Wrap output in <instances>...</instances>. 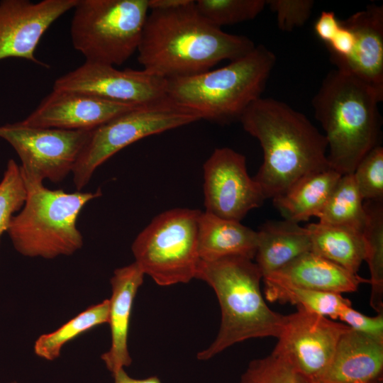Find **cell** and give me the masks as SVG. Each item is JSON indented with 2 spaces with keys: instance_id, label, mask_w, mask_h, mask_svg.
Masks as SVG:
<instances>
[{
  "instance_id": "1",
  "label": "cell",
  "mask_w": 383,
  "mask_h": 383,
  "mask_svg": "<svg viewBox=\"0 0 383 383\" xmlns=\"http://www.w3.org/2000/svg\"><path fill=\"white\" fill-rule=\"evenodd\" d=\"M255 46L248 37L228 33L211 23L192 1L172 10L150 11L137 50L138 61L143 70L168 79L210 70Z\"/></svg>"
},
{
  "instance_id": "2",
  "label": "cell",
  "mask_w": 383,
  "mask_h": 383,
  "mask_svg": "<svg viewBox=\"0 0 383 383\" xmlns=\"http://www.w3.org/2000/svg\"><path fill=\"white\" fill-rule=\"evenodd\" d=\"M239 121L263 150V162L253 179L265 199L284 194L305 177L330 168L324 135L286 103L261 96Z\"/></svg>"
},
{
  "instance_id": "3",
  "label": "cell",
  "mask_w": 383,
  "mask_h": 383,
  "mask_svg": "<svg viewBox=\"0 0 383 383\" xmlns=\"http://www.w3.org/2000/svg\"><path fill=\"white\" fill-rule=\"evenodd\" d=\"M383 96L353 75L333 70L312 99L315 118L324 130L329 167L353 174L362 159L379 145Z\"/></svg>"
},
{
  "instance_id": "4",
  "label": "cell",
  "mask_w": 383,
  "mask_h": 383,
  "mask_svg": "<svg viewBox=\"0 0 383 383\" xmlns=\"http://www.w3.org/2000/svg\"><path fill=\"white\" fill-rule=\"evenodd\" d=\"M195 278L214 291L221 312L217 336L197 354L208 360L235 343L257 338H278L287 316L267 305L261 290L262 275L252 260L231 256L214 261L199 260Z\"/></svg>"
},
{
  "instance_id": "5",
  "label": "cell",
  "mask_w": 383,
  "mask_h": 383,
  "mask_svg": "<svg viewBox=\"0 0 383 383\" xmlns=\"http://www.w3.org/2000/svg\"><path fill=\"white\" fill-rule=\"evenodd\" d=\"M276 63L275 55L262 45L226 66L195 75L167 79V98L219 124L239 121L261 97Z\"/></svg>"
},
{
  "instance_id": "6",
  "label": "cell",
  "mask_w": 383,
  "mask_h": 383,
  "mask_svg": "<svg viewBox=\"0 0 383 383\" xmlns=\"http://www.w3.org/2000/svg\"><path fill=\"white\" fill-rule=\"evenodd\" d=\"M23 178L26 201L7 231L16 250L26 257L54 259L81 249L84 240L77 218L87 203L101 196V189L70 193L48 189L38 179Z\"/></svg>"
},
{
  "instance_id": "7",
  "label": "cell",
  "mask_w": 383,
  "mask_h": 383,
  "mask_svg": "<svg viewBox=\"0 0 383 383\" xmlns=\"http://www.w3.org/2000/svg\"><path fill=\"white\" fill-rule=\"evenodd\" d=\"M70 35L85 61L121 65L137 51L148 0H78Z\"/></svg>"
},
{
  "instance_id": "8",
  "label": "cell",
  "mask_w": 383,
  "mask_h": 383,
  "mask_svg": "<svg viewBox=\"0 0 383 383\" xmlns=\"http://www.w3.org/2000/svg\"><path fill=\"white\" fill-rule=\"evenodd\" d=\"M201 211L175 208L156 216L137 235L131 250L135 262L160 286L195 278L199 257L198 219Z\"/></svg>"
},
{
  "instance_id": "9",
  "label": "cell",
  "mask_w": 383,
  "mask_h": 383,
  "mask_svg": "<svg viewBox=\"0 0 383 383\" xmlns=\"http://www.w3.org/2000/svg\"><path fill=\"white\" fill-rule=\"evenodd\" d=\"M201 120L194 111L167 97L137 106L91 131L72 170L77 191L114 154L145 137Z\"/></svg>"
},
{
  "instance_id": "10",
  "label": "cell",
  "mask_w": 383,
  "mask_h": 383,
  "mask_svg": "<svg viewBox=\"0 0 383 383\" xmlns=\"http://www.w3.org/2000/svg\"><path fill=\"white\" fill-rule=\"evenodd\" d=\"M91 131L31 127L20 121L1 126L0 138L18 154L23 176L57 183L72 172Z\"/></svg>"
},
{
  "instance_id": "11",
  "label": "cell",
  "mask_w": 383,
  "mask_h": 383,
  "mask_svg": "<svg viewBox=\"0 0 383 383\" xmlns=\"http://www.w3.org/2000/svg\"><path fill=\"white\" fill-rule=\"evenodd\" d=\"M166 88L167 79L143 69L120 70L111 65L85 61L55 79L52 90L84 93L138 106L167 97Z\"/></svg>"
},
{
  "instance_id": "12",
  "label": "cell",
  "mask_w": 383,
  "mask_h": 383,
  "mask_svg": "<svg viewBox=\"0 0 383 383\" xmlns=\"http://www.w3.org/2000/svg\"><path fill=\"white\" fill-rule=\"evenodd\" d=\"M203 170L206 212L240 221L266 199L248 174L245 157L231 148L215 149Z\"/></svg>"
},
{
  "instance_id": "13",
  "label": "cell",
  "mask_w": 383,
  "mask_h": 383,
  "mask_svg": "<svg viewBox=\"0 0 383 383\" xmlns=\"http://www.w3.org/2000/svg\"><path fill=\"white\" fill-rule=\"evenodd\" d=\"M349 329L343 323L297 307L287 316L272 352L312 382L327 367L340 338Z\"/></svg>"
},
{
  "instance_id": "14",
  "label": "cell",
  "mask_w": 383,
  "mask_h": 383,
  "mask_svg": "<svg viewBox=\"0 0 383 383\" xmlns=\"http://www.w3.org/2000/svg\"><path fill=\"white\" fill-rule=\"evenodd\" d=\"M78 0L0 1V60L22 58L48 66L35 56L40 38Z\"/></svg>"
},
{
  "instance_id": "15",
  "label": "cell",
  "mask_w": 383,
  "mask_h": 383,
  "mask_svg": "<svg viewBox=\"0 0 383 383\" xmlns=\"http://www.w3.org/2000/svg\"><path fill=\"white\" fill-rule=\"evenodd\" d=\"M135 106L84 93L52 90L21 122L31 127L91 131Z\"/></svg>"
},
{
  "instance_id": "16",
  "label": "cell",
  "mask_w": 383,
  "mask_h": 383,
  "mask_svg": "<svg viewBox=\"0 0 383 383\" xmlns=\"http://www.w3.org/2000/svg\"><path fill=\"white\" fill-rule=\"evenodd\" d=\"M354 33L350 55L333 63L383 96V7L370 4L343 20Z\"/></svg>"
},
{
  "instance_id": "17",
  "label": "cell",
  "mask_w": 383,
  "mask_h": 383,
  "mask_svg": "<svg viewBox=\"0 0 383 383\" xmlns=\"http://www.w3.org/2000/svg\"><path fill=\"white\" fill-rule=\"evenodd\" d=\"M383 342L350 328L325 370L311 383H382Z\"/></svg>"
},
{
  "instance_id": "18",
  "label": "cell",
  "mask_w": 383,
  "mask_h": 383,
  "mask_svg": "<svg viewBox=\"0 0 383 383\" xmlns=\"http://www.w3.org/2000/svg\"><path fill=\"white\" fill-rule=\"evenodd\" d=\"M144 276L141 269L134 262L115 270L110 279L111 296L109 299L108 323L110 326L111 345L101 358L112 375L132 362L128 347L131 315L135 297L143 282Z\"/></svg>"
},
{
  "instance_id": "19",
  "label": "cell",
  "mask_w": 383,
  "mask_h": 383,
  "mask_svg": "<svg viewBox=\"0 0 383 383\" xmlns=\"http://www.w3.org/2000/svg\"><path fill=\"white\" fill-rule=\"evenodd\" d=\"M263 280L302 289L335 294L356 292L369 279L317 255L307 252Z\"/></svg>"
},
{
  "instance_id": "20",
  "label": "cell",
  "mask_w": 383,
  "mask_h": 383,
  "mask_svg": "<svg viewBox=\"0 0 383 383\" xmlns=\"http://www.w3.org/2000/svg\"><path fill=\"white\" fill-rule=\"evenodd\" d=\"M257 233L240 221L201 212L198 219L197 246L199 259L214 261L231 256L253 260Z\"/></svg>"
},
{
  "instance_id": "21",
  "label": "cell",
  "mask_w": 383,
  "mask_h": 383,
  "mask_svg": "<svg viewBox=\"0 0 383 383\" xmlns=\"http://www.w3.org/2000/svg\"><path fill=\"white\" fill-rule=\"evenodd\" d=\"M257 233L255 258L262 278L311 251L309 232L298 223L286 219L268 221Z\"/></svg>"
},
{
  "instance_id": "22",
  "label": "cell",
  "mask_w": 383,
  "mask_h": 383,
  "mask_svg": "<svg viewBox=\"0 0 383 383\" xmlns=\"http://www.w3.org/2000/svg\"><path fill=\"white\" fill-rule=\"evenodd\" d=\"M341 174L331 168L309 175L273 200L284 219L299 223L318 217Z\"/></svg>"
},
{
  "instance_id": "23",
  "label": "cell",
  "mask_w": 383,
  "mask_h": 383,
  "mask_svg": "<svg viewBox=\"0 0 383 383\" xmlns=\"http://www.w3.org/2000/svg\"><path fill=\"white\" fill-rule=\"evenodd\" d=\"M306 227L310 235L311 252L357 274L366 253L362 232L319 221Z\"/></svg>"
},
{
  "instance_id": "24",
  "label": "cell",
  "mask_w": 383,
  "mask_h": 383,
  "mask_svg": "<svg viewBox=\"0 0 383 383\" xmlns=\"http://www.w3.org/2000/svg\"><path fill=\"white\" fill-rule=\"evenodd\" d=\"M365 223L362 235L370 272V304L377 313H383V201H364Z\"/></svg>"
},
{
  "instance_id": "25",
  "label": "cell",
  "mask_w": 383,
  "mask_h": 383,
  "mask_svg": "<svg viewBox=\"0 0 383 383\" xmlns=\"http://www.w3.org/2000/svg\"><path fill=\"white\" fill-rule=\"evenodd\" d=\"M109 313V299L91 306L57 330L41 335L34 344L35 355L47 360L57 359L65 344L98 326L108 323Z\"/></svg>"
},
{
  "instance_id": "26",
  "label": "cell",
  "mask_w": 383,
  "mask_h": 383,
  "mask_svg": "<svg viewBox=\"0 0 383 383\" xmlns=\"http://www.w3.org/2000/svg\"><path fill=\"white\" fill-rule=\"evenodd\" d=\"M318 218L321 223L346 226L362 233L366 218L364 200L353 174L341 175Z\"/></svg>"
},
{
  "instance_id": "27",
  "label": "cell",
  "mask_w": 383,
  "mask_h": 383,
  "mask_svg": "<svg viewBox=\"0 0 383 383\" xmlns=\"http://www.w3.org/2000/svg\"><path fill=\"white\" fill-rule=\"evenodd\" d=\"M265 283L266 299L271 302L289 303L306 311L331 319L338 318L341 310L352 306L351 301L340 294L315 291L296 287L285 286L269 281Z\"/></svg>"
},
{
  "instance_id": "28",
  "label": "cell",
  "mask_w": 383,
  "mask_h": 383,
  "mask_svg": "<svg viewBox=\"0 0 383 383\" xmlns=\"http://www.w3.org/2000/svg\"><path fill=\"white\" fill-rule=\"evenodd\" d=\"M195 5L207 21L221 28L252 20L267 6L266 0H198Z\"/></svg>"
},
{
  "instance_id": "29",
  "label": "cell",
  "mask_w": 383,
  "mask_h": 383,
  "mask_svg": "<svg viewBox=\"0 0 383 383\" xmlns=\"http://www.w3.org/2000/svg\"><path fill=\"white\" fill-rule=\"evenodd\" d=\"M240 383H311L284 357L272 352L251 361Z\"/></svg>"
},
{
  "instance_id": "30",
  "label": "cell",
  "mask_w": 383,
  "mask_h": 383,
  "mask_svg": "<svg viewBox=\"0 0 383 383\" xmlns=\"http://www.w3.org/2000/svg\"><path fill=\"white\" fill-rule=\"evenodd\" d=\"M26 198V188L21 167L10 159L0 182V241L12 217L22 209Z\"/></svg>"
},
{
  "instance_id": "31",
  "label": "cell",
  "mask_w": 383,
  "mask_h": 383,
  "mask_svg": "<svg viewBox=\"0 0 383 383\" xmlns=\"http://www.w3.org/2000/svg\"><path fill=\"white\" fill-rule=\"evenodd\" d=\"M353 174L364 201H383V148L380 145L362 159Z\"/></svg>"
},
{
  "instance_id": "32",
  "label": "cell",
  "mask_w": 383,
  "mask_h": 383,
  "mask_svg": "<svg viewBox=\"0 0 383 383\" xmlns=\"http://www.w3.org/2000/svg\"><path fill=\"white\" fill-rule=\"evenodd\" d=\"M266 5L276 15L278 28L291 32L309 20L313 8L312 0H267Z\"/></svg>"
},
{
  "instance_id": "33",
  "label": "cell",
  "mask_w": 383,
  "mask_h": 383,
  "mask_svg": "<svg viewBox=\"0 0 383 383\" xmlns=\"http://www.w3.org/2000/svg\"><path fill=\"white\" fill-rule=\"evenodd\" d=\"M338 318L352 330L383 342V313L368 316L348 306L341 310Z\"/></svg>"
},
{
  "instance_id": "34",
  "label": "cell",
  "mask_w": 383,
  "mask_h": 383,
  "mask_svg": "<svg viewBox=\"0 0 383 383\" xmlns=\"http://www.w3.org/2000/svg\"><path fill=\"white\" fill-rule=\"evenodd\" d=\"M340 27V20L333 11H323L314 23L317 37L325 44L328 43Z\"/></svg>"
},
{
  "instance_id": "35",
  "label": "cell",
  "mask_w": 383,
  "mask_h": 383,
  "mask_svg": "<svg viewBox=\"0 0 383 383\" xmlns=\"http://www.w3.org/2000/svg\"><path fill=\"white\" fill-rule=\"evenodd\" d=\"M193 0H148L150 11H166L177 9L190 4Z\"/></svg>"
},
{
  "instance_id": "36",
  "label": "cell",
  "mask_w": 383,
  "mask_h": 383,
  "mask_svg": "<svg viewBox=\"0 0 383 383\" xmlns=\"http://www.w3.org/2000/svg\"><path fill=\"white\" fill-rule=\"evenodd\" d=\"M112 376L114 378V383H162L157 376L145 379L132 378L126 373L124 369L120 370Z\"/></svg>"
},
{
  "instance_id": "37",
  "label": "cell",
  "mask_w": 383,
  "mask_h": 383,
  "mask_svg": "<svg viewBox=\"0 0 383 383\" xmlns=\"http://www.w3.org/2000/svg\"><path fill=\"white\" fill-rule=\"evenodd\" d=\"M11 383H16V382H11Z\"/></svg>"
}]
</instances>
